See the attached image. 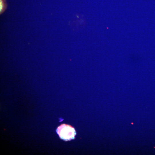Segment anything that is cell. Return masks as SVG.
I'll use <instances>...</instances> for the list:
<instances>
[{
	"instance_id": "1",
	"label": "cell",
	"mask_w": 155,
	"mask_h": 155,
	"mask_svg": "<svg viewBox=\"0 0 155 155\" xmlns=\"http://www.w3.org/2000/svg\"><path fill=\"white\" fill-rule=\"evenodd\" d=\"M56 132L61 139L66 141L74 139L76 135L75 128L66 124H62L58 126Z\"/></svg>"
},
{
	"instance_id": "2",
	"label": "cell",
	"mask_w": 155,
	"mask_h": 155,
	"mask_svg": "<svg viewBox=\"0 0 155 155\" xmlns=\"http://www.w3.org/2000/svg\"><path fill=\"white\" fill-rule=\"evenodd\" d=\"M7 5L6 0H0V14L3 13L6 9Z\"/></svg>"
}]
</instances>
